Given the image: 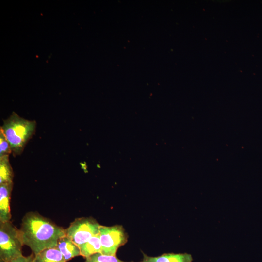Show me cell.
I'll return each instance as SVG.
<instances>
[{"label":"cell","mask_w":262,"mask_h":262,"mask_svg":"<svg viewBox=\"0 0 262 262\" xmlns=\"http://www.w3.org/2000/svg\"><path fill=\"white\" fill-rule=\"evenodd\" d=\"M20 230L24 245L29 247L33 255L56 247L59 239L66 235V229L33 211L22 218Z\"/></svg>","instance_id":"cell-1"},{"label":"cell","mask_w":262,"mask_h":262,"mask_svg":"<svg viewBox=\"0 0 262 262\" xmlns=\"http://www.w3.org/2000/svg\"><path fill=\"white\" fill-rule=\"evenodd\" d=\"M36 125L35 121L21 118L14 112L3 121L0 130L9 142L13 155L22 153L26 144L34 134Z\"/></svg>","instance_id":"cell-2"},{"label":"cell","mask_w":262,"mask_h":262,"mask_svg":"<svg viewBox=\"0 0 262 262\" xmlns=\"http://www.w3.org/2000/svg\"><path fill=\"white\" fill-rule=\"evenodd\" d=\"M23 245L20 229L11 221L0 222V260L10 262L23 255Z\"/></svg>","instance_id":"cell-3"},{"label":"cell","mask_w":262,"mask_h":262,"mask_svg":"<svg viewBox=\"0 0 262 262\" xmlns=\"http://www.w3.org/2000/svg\"><path fill=\"white\" fill-rule=\"evenodd\" d=\"M100 226L92 217L77 218L66 229V235L79 246L99 234Z\"/></svg>","instance_id":"cell-4"},{"label":"cell","mask_w":262,"mask_h":262,"mask_svg":"<svg viewBox=\"0 0 262 262\" xmlns=\"http://www.w3.org/2000/svg\"><path fill=\"white\" fill-rule=\"evenodd\" d=\"M101 253L116 256L118 248L127 242L128 236L121 225L99 227Z\"/></svg>","instance_id":"cell-5"},{"label":"cell","mask_w":262,"mask_h":262,"mask_svg":"<svg viewBox=\"0 0 262 262\" xmlns=\"http://www.w3.org/2000/svg\"><path fill=\"white\" fill-rule=\"evenodd\" d=\"M13 182L0 184V222L10 221V199Z\"/></svg>","instance_id":"cell-6"},{"label":"cell","mask_w":262,"mask_h":262,"mask_svg":"<svg viewBox=\"0 0 262 262\" xmlns=\"http://www.w3.org/2000/svg\"><path fill=\"white\" fill-rule=\"evenodd\" d=\"M143 260L140 262H192L193 257L190 254L164 253L156 257L148 256L143 253Z\"/></svg>","instance_id":"cell-7"},{"label":"cell","mask_w":262,"mask_h":262,"mask_svg":"<svg viewBox=\"0 0 262 262\" xmlns=\"http://www.w3.org/2000/svg\"><path fill=\"white\" fill-rule=\"evenodd\" d=\"M56 247L60 251L66 262L81 256L79 247L66 235L59 239Z\"/></svg>","instance_id":"cell-8"},{"label":"cell","mask_w":262,"mask_h":262,"mask_svg":"<svg viewBox=\"0 0 262 262\" xmlns=\"http://www.w3.org/2000/svg\"><path fill=\"white\" fill-rule=\"evenodd\" d=\"M33 262H66L60 251L56 248H49L33 255Z\"/></svg>","instance_id":"cell-9"},{"label":"cell","mask_w":262,"mask_h":262,"mask_svg":"<svg viewBox=\"0 0 262 262\" xmlns=\"http://www.w3.org/2000/svg\"><path fill=\"white\" fill-rule=\"evenodd\" d=\"M81 256L86 258L94 254L101 253V246L99 233L93 236L86 242L79 246Z\"/></svg>","instance_id":"cell-10"},{"label":"cell","mask_w":262,"mask_h":262,"mask_svg":"<svg viewBox=\"0 0 262 262\" xmlns=\"http://www.w3.org/2000/svg\"><path fill=\"white\" fill-rule=\"evenodd\" d=\"M14 173L9 155L0 157V184L13 182Z\"/></svg>","instance_id":"cell-11"},{"label":"cell","mask_w":262,"mask_h":262,"mask_svg":"<svg viewBox=\"0 0 262 262\" xmlns=\"http://www.w3.org/2000/svg\"><path fill=\"white\" fill-rule=\"evenodd\" d=\"M84 262H133L123 261L116 256L108 255L101 253L94 254L85 258Z\"/></svg>","instance_id":"cell-12"},{"label":"cell","mask_w":262,"mask_h":262,"mask_svg":"<svg viewBox=\"0 0 262 262\" xmlns=\"http://www.w3.org/2000/svg\"><path fill=\"white\" fill-rule=\"evenodd\" d=\"M12 153L10 146L2 131L0 130V157Z\"/></svg>","instance_id":"cell-13"},{"label":"cell","mask_w":262,"mask_h":262,"mask_svg":"<svg viewBox=\"0 0 262 262\" xmlns=\"http://www.w3.org/2000/svg\"><path fill=\"white\" fill-rule=\"evenodd\" d=\"M33 256L32 254L28 256L22 255L10 262H33Z\"/></svg>","instance_id":"cell-14"},{"label":"cell","mask_w":262,"mask_h":262,"mask_svg":"<svg viewBox=\"0 0 262 262\" xmlns=\"http://www.w3.org/2000/svg\"><path fill=\"white\" fill-rule=\"evenodd\" d=\"M0 262H6L3 260H0Z\"/></svg>","instance_id":"cell-15"}]
</instances>
